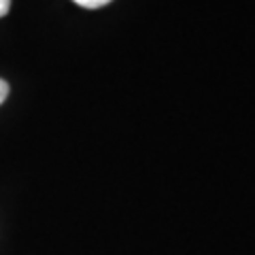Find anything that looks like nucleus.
Instances as JSON below:
<instances>
[{
  "label": "nucleus",
  "instance_id": "1",
  "mask_svg": "<svg viewBox=\"0 0 255 255\" xmlns=\"http://www.w3.org/2000/svg\"><path fill=\"white\" fill-rule=\"evenodd\" d=\"M79 6H83V9H100V6L109 4L111 0H75Z\"/></svg>",
  "mask_w": 255,
  "mask_h": 255
},
{
  "label": "nucleus",
  "instance_id": "2",
  "mask_svg": "<svg viewBox=\"0 0 255 255\" xmlns=\"http://www.w3.org/2000/svg\"><path fill=\"white\" fill-rule=\"evenodd\" d=\"M6 96H9V85H6L2 79H0V105L6 100Z\"/></svg>",
  "mask_w": 255,
  "mask_h": 255
},
{
  "label": "nucleus",
  "instance_id": "3",
  "mask_svg": "<svg viewBox=\"0 0 255 255\" xmlns=\"http://www.w3.org/2000/svg\"><path fill=\"white\" fill-rule=\"evenodd\" d=\"M9 6H11V0H0V17H4L9 13Z\"/></svg>",
  "mask_w": 255,
  "mask_h": 255
}]
</instances>
